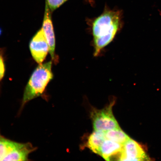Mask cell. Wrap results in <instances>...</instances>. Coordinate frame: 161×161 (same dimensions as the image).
Segmentation results:
<instances>
[{
  "instance_id": "1",
  "label": "cell",
  "mask_w": 161,
  "mask_h": 161,
  "mask_svg": "<svg viewBox=\"0 0 161 161\" xmlns=\"http://www.w3.org/2000/svg\"><path fill=\"white\" fill-rule=\"evenodd\" d=\"M90 22L93 39L94 55L97 57L113 40L121 29L122 12L106 9L101 15Z\"/></svg>"
},
{
  "instance_id": "2",
  "label": "cell",
  "mask_w": 161,
  "mask_h": 161,
  "mask_svg": "<svg viewBox=\"0 0 161 161\" xmlns=\"http://www.w3.org/2000/svg\"><path fill=\"white\" fill-rule=\"evenodd\" d=\"M52 65L50 60L39 64L34 70L24 90L21 108L30 101L45 94L48 84L53 78Z\"/></svg>"
},
{
  "instance_id": "3",
  "label": "cell",
  "mask_w": 161,
  "mask_h": 161,
  "mask_svg": "<svg viewBox=\"0 0 161 161\" xmlns=\"http://www.w3.org/2000/svg\"><path fill=\"white\" fill-rule=\"evenodd\" d=\"M30 143H20L0 134V161H28L29 155L36 150Z\"/></svg>"
},
{
  "instance_id": "4",
  "label": "cell",
  "mask_w": 161,
  "mask_h": 161,
  "mask_svg": "<svg viewBox=\"0 0 161 161\" xmlns=\"http://www.w3.org/2000/svg\"><path fill=\"white\" fill-rule=\"evenodd\" d=\"M113 102L101 110H94L92 117L94 130L106 131L110 130L120 128L113 114Z\"/></svg>"
},
{
  "instance_id": "5",
  "label": "cell",
  "mask_w": 161,
  "mask_h": 161,
  "mask_svg": "<svg viewBox=\"0 0 161 161\" xmlns=\"http://www.w3.org/2000/svg\"><path fill=\"white\" fill-rule=\"evenodd\" d=\"M29 48L35 61L39 64L43 63L49 52V46L42 28L30 40Z\"/></svg>"
},
{
  "instance_id": "6",
  "label": "cell",
  "mask_w": 161,
  "mask_h": 161,
  "mask_svg": "<svg viewBox=\"0 0 161 161\" xmlns=\"http://www.w3.org/2000/svg\"><path fill=\"white\" fill-rule=\"evenodd\" d=\"M149 158L144 147L130 138L123 144L119 160H149Z\"/></svg>"
},
{
  "instance_id": "7",
  "label": "cell",
  "mask_w": 161,
  "mask_h": 161,
  "mask_svg": "<svg viewBox=\"0 0 161 161\" xmlns=\"http://www.w3.org/2000/svg\"><path fill=\"white\" fill-rule=\"evenodd\" d=\"M52 13L47 5L45 3V13L42 28L49 46V52L52 60L56 63L58 59L55 53V38L52 21Z\"/></svg>"
},
{
  "instance_id": "8",
  "label": "cell",
  "mask_w": 161,
  "mask_h": 161,
  "mask_svg": "<svg viewBox=\"0 0 161 161\" xmlns=\"http://www.w3.org/2000/svg\"><path fill=\"white\" fill-rule=\"evenodd\" d=\"M123 148V144L106 139L101 147L99 155L107 161L110 160L111 158L115 156H119V159Z\"/></svg>"
},
{
  "instance_id": "9",
  "label": "cell",
  "mask_w": 161,
  "mask_h": 161,
  "mask_svg": "<svg viewBox=\"0 0 161 161\" xmlns=\"http://www.w3.org/2000/svg\"><path fill=\"white\" fill-rule=\"evenodd\" d=\"M106 139L105 132L95 130L88 138L87 146L92 152L100 155L101 147Z\"/></svg>"
},
{
  "instance_id": "10",
  "label": "cell",
  "mask_w": 161,
  "mask_h": 161,
  "mask_svg": "<svg viewBox=\"0 0 161 161\" xmlns=\"http://www.w3.org/2000/svg\"><path fill=\"white\" fill-rule=\"evenodd\" d=\"M105 136L106 139L124 144L130 138L120 128L106 131Z\"/></svg>"
},
{
  "instance_id": "11",
  "label": "cell",
  "mask_w": 161,
  "mask_h": 161,
  "mask_svg": "<svg viewBox=\"0 0 161 161\" xmlns=\"http://www.w3.org/2000/svg\"><path fill=\"white\" fill-rule=\"evenodd\" d=\"M68 0H46L45 3L52 13L59 8Z\"/></svg>"
},
{
  "instance_id": "12",
  "label": "cell",
  "mask_w": 161,
  "mask_h": 161,
  "mask_svg": "<svg viewBox=\"0 0 161 161\" xmlns=\"http://www.w3.org/2000/svg\"><path fill=\"white\" fill-rule=\"evenodd\" d=\"M5 72V67L3 55L0 53V81H1L4 76Z\"/></svg>"
},
{
  "instance_id": "13",
  "label": "cell",
  "mask_w": 161,
  "mask_h": 161,
  "mask_svg": "<svg viewBox=\"0 0 161 161\" xmlns=\"http://www.w3.org/2000/svg\"><path fill=\"white\" fill-rule=\"evenodd\" d=\"M2 33V30L1 29H0V35H1Z\"/></svg>"
}]
</instances>
